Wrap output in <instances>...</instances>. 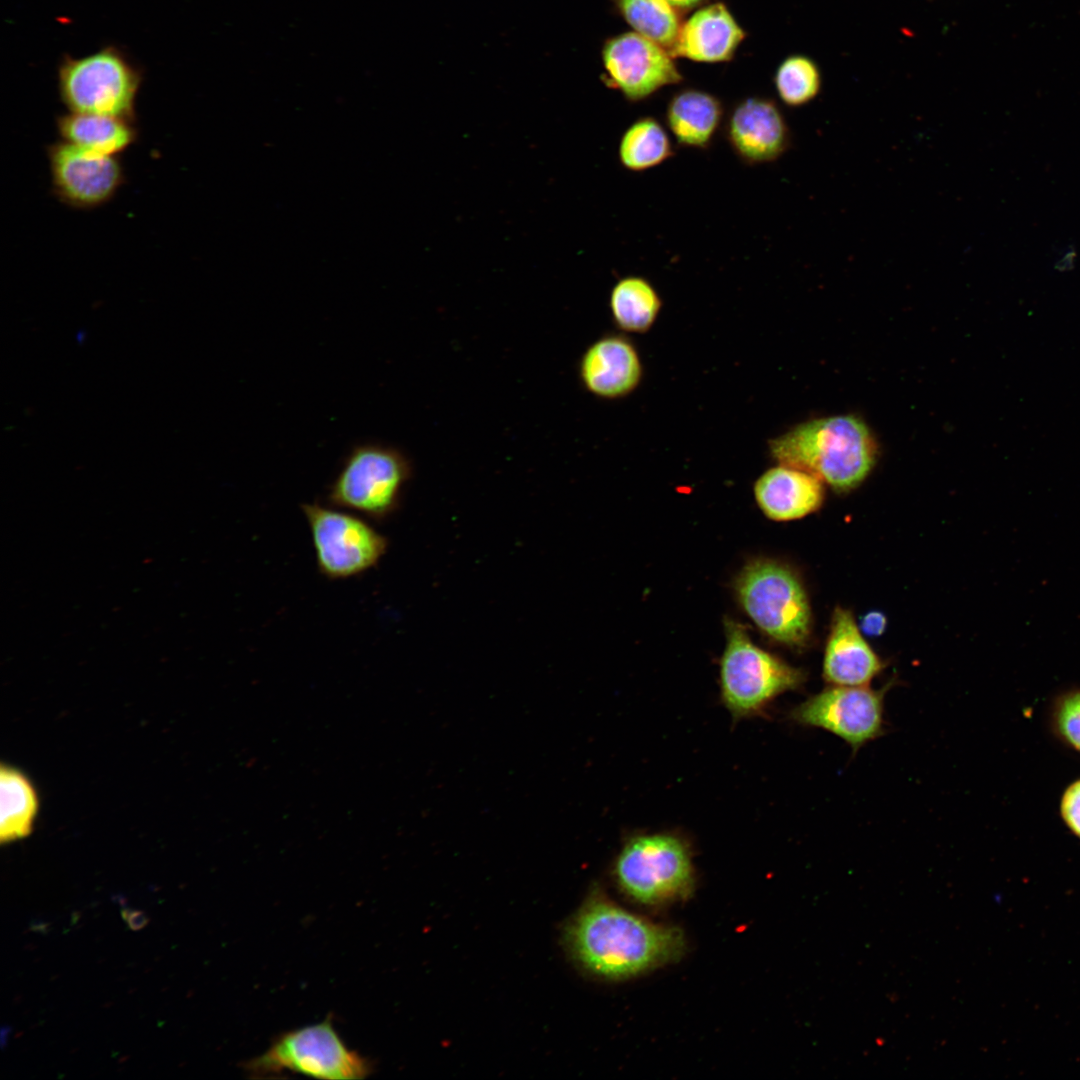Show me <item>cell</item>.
<instances>
[{
    "label": "cell",
    "mask_w": 1080,
    "mask_h": 1080,
    "mask_svg": "<svg viewBox=\"0 0 1080 1080\" xmlns=\"http://www.w3.org/2000/svg\"><path fill=\"white\" fill-rule=\"evenodd\" d=\"M578 962L599 977L632 978L677 961L686 949L682 931L634 914L594 894L567 933Z\"/></svg>",
    "instance_id": "6da1fadb"
},
{
    "label": "cell",
    "mask_w": 1080,
    "mask_h": 1080,
    "mask_svg": "<svg viewBox=\"0 0 1080 1080\" xmlns=\"http://www.w3.org/2000/svg\"><path fill=\"white\" fill-rule=\"evenodd\" d=\"M778 464L804 470L837 492L858 487L878 457V444L867 424L854 415L808 420L769 441Z\"/></svg>",
    "instance_id": "7a4b0ae2"
},
{
    "label": "cell",
    "mask_w": 1080,
    "mask_h": 1080,
    "mask_svg": "<svg viewBox=\"0 0 1080 1080\" xmlns=\"http://www.w3.org/2000/svg\"><path fill=\"white\" fill-rule=\"evenodd\" d=\"M613 876L619 889L642 905L685 900L696 880L690 843L676 832L634 833L615 859Z\"/></svg>",
    "instance_id": "3957f363"
},
{
    "label": "cell",
    "mask_w": 1080,
    "mask_h": 1080,
    "mask_svg": "<svg viewBox=\"0 0 1080 1080\" xmlns=\"http://www.w3.org/2000/svg\"><path fill=\"white\" fill-rule=\"evenodd\" d=\"M720 660V698L734 721L764 714L781 694L798 689L805 673L755 645L742 625L727 620Z\"/></svg>",
    "instance_id": "277c9868"
},
{
    "label": "cell",
    "mask_w": 1080,
    "mask_h": 1080,
    "mask_svg": "<svg viewBox=\"0 0 1080 1080\" xmlns=\"http://www.w3.org/2000/svg\"><path fill=\"white\" fill-rule=\"evenodd\" d=\"M142 70L120 48L62 57L57 70L59 97L69 112L137 120L136 100Z\"/></svg>",
    "instance_id": "5b68a950"
},
{
    "label": "cell",
    "mask_w": 1080,
    "mask_h": 1080,
    "mask_svg": "<svg viewBox=\"0 0 1080 1080\" xmlns=\"http://www.w3.org/2000/svg\"><path fill=\"white\" fill-rule=\"evenodd\" d=\"M738 600L757 627L775 641L805 647L812 635L806 590L786 565L759 559L748 563L735 583Z\"/></svg>",
    "instance_id": "8992f818"
},
{
    "label": "cell",
    "mask_w": 1080,
    "mask_h": 1080,
    "mask_svg": "<svg viewBox=\"0 0 1080 1080\" xmlns=\"http://www.w3.org/2000/svg\"><path fill=\"white\" fill-rule=\"evenodd\" d=\"M255 1078L285 1072L314 1078L363 1079L373 1072L370 1060L350 1049L336 1031L332 1019L279 1034L268 1049L243 1064Z\"/></svg>",
    "instance_id": "52a82bcc"
},
{
    "label": "cell",
    "mask_w": 1080,
    "mask_h": 1080,
    "mask_svg": "<svg viewBox=\"0 0 1080 1080\" xmlns=\"http://www.w3.org/2000/svg\"><path fill=\"white\" fill-rule=\"evenodd\" d=\"M412 464L399 449L363 443L351 449L328 488L327 501L382 522L399 507Z\"/></svg>",
    "instance_id": "ba28073f"
},
{
    "label": "cell",
    "mask_w": 1080,
    "mask_h": 1080,
    "mask_svg": "<svg viewBox=\"0 0 1080 1080\" xmlns=\"http://www.w3.org/2000/svg\"><path fill=\"white\" fill-rule=\"evenodd\" d=\"M318 571L329 580L359 576L375 567L388 539L359 516L319 503H304Z\"/></svg>",
    "instance_id": "9c48e42d"
},
{
    "label": "cell",
    "mask_w": 1080,
    "mask_h": 1080,
    "mask_svg": "<svg viewBox=\"0 0 1080 1080\" xmlns=\"http://www.w3.org/2000/svg\"><path fill=\"white\" fill-rule=\"evenodd\" d=\"M890 687L891 683L878 690L831 685L795 706L789 718L801 726L826 730L857 752L883 735L884 698Z\"/></svg>",
    "instance_id": "30bf717a"
},
{
    "label": "cell",
    "mask_w": 1080,
    "mask_h": 1080,
    "mask_svg": "<svg viewBox=\"0 0 1080 1080\" xmlns=\"http://www.w3.org/2000/svg\"><path fill=\"white\" fill-rule=\"evenodd\" d=\"M51 191L62 204L79 210L110 202L126 181L119 156H107L57 141L46 148Z\"/></svg>",
    "instance_id": "8fae6325"
},
{
    "label": "cell",
    "mask_w": 1080,
    "mask_h": 1080,
    "mask_svg": "<svg viewBox=\"0 0 1080 1080\" xmlns=\"http://www.w3.org/2000/svg\"><path fill=\"white\" fill-rule=\"evenodd\" d=\"M602 62L607 86L630 102L643 101L682 81L670 53L636 32L609 38L603 45Z\"/></svg>",
    "instance_id": "7c38bea8"
},
{
    "label": "cell",
    "mask_w": 1080,
    "mask_h": 1080,
    "mask_svg": "<svg viewBox=\"0 0 1080 1080\" xmlns=\"http://www.w3.org/2000/svg\"><path fill=\"white\" fill-rule=\"evenodd\" d=\"M732 152L747 166L780 159L792 144V133L778 105L765 97H748L736 103L723 126Z\"/></svg>",
    "instance_id": "4fadbf2b"
},
{
    "label": "cell",
    "mask_w": 1080,
    "mask_h": 1080,
    "mask_svg": "<svg viewBox=\"0 0 1080 1080\" xmlns=\"http://www.w3.org/2000/svg\"><path fill=\"white\" fill-rule=\"evenodd\" d=\"M642 363L634 345L625 337L608 334L591 343L578 362L584 389L601 399L625 397L642 378Z\"/></svg>",
    "instance_id": "5bb4252c"
},
{
    "label": "cell",
    "mask_w": 1080,
    "mask_h": 1080,
    "mask_svg": "<svg viewBox=\"0 0 1080 1080\" xmlns=\"http://www.w3.org/2000/svg\"><path fill=\"white\" fill-rule=\"evenodd\" d=\"M851 611L837 607L824 650L822 675L834 686H867L885 668Z\"/></svg>",
    "instance_id": "9a60e30c"
},
{
    "label": "cell",
    "mask_w": 1080,
    "mask_h": 1080,
    "mask_svg": "<svg viewBox=\"0 0 1080 1080\" xmlns=\"http://www.w3.org/2000/svg\"><path fill=\"white\" fill-rule=\"evenodd\" d=\"M755 499L762 512L775 521L803 518L817 511L825 497L824 483L816 476L788 465L766 470L755 482Z\"/></svg>",
    "instance_id": "2e32d148"
},
{
    "label": "cell",
    "mask_w": 1080,
    "mask_h": 1080,
    "mask_svg": "<svg viewBox=\"0 0 1080 1080\" xmlns=\"http://www.w3.org/2000/svg\"><path fill=\"white\" fill-rule=\"evenodd\" d=\"M745 32L723 3L697 10L681 25L671 56L716 63L730 60Z\"/></svg>",
    "instance_id": "e0dca14e"
},
{
    "label": "cell",
    "mask_w": 1080,
    "mask_h": 1080,
    "mask_svg": "<svg viewBox=\"0 0 1080 1080\" xmlns=\"http://www.w3.org/2000/svg\"><path fill=\"white\" fill-rule=\"evenodd\" d=\"M723 120L721 100L699 89L676 92L665 110L666 127L677 145L683 148L709 149Z\"/></svg>",
    "instance_id": "ac0fdd59"
},
{
    "label": "cell",
    "mask_w": 1080,
    "mask_h": 1080,
    "mask_svg": "<svg viewBox=\"0 0 1080 1080\" xmlns=\"http://www.w3.org/2000/svg\"><path fill=\"white\" fill-rule=\"evenodd\" d=\"M55 123L62 141L107 156H119L139 136L135 121L113 116L67 112Z\"/></svg>",
    "instance_id": "d6986e66"
},
{
    "label": "cell",
    "mask_w": 1080,
    "mask_h": 1080,
    "mask_svg": "<svg viewBox=\"0 0 1080 1080\" xmlns=\"http://www.w3.org/2000/svg\"><path fill=\"white\" fill-rule=\"evenodd\" d=\"M662 300L649 280L638 275L619 279L612 287L609 308L614 323L626 332L644 333L655 323Z\"/></svg>",
    "instance_id": "ffe728a7"
},
{
    "label": "cell",
    "mask_w": 1080,
    "mask_h": 1080,
    "mask_svg": "<svg viewBox=\"0 0 1080 1080\" xmlns=\"http://www.w3.org/2000/svg\"><path fill=\"white\" fill-rule=\"evenodd\" d=\"M0 788V840L10 843L26 837L33 830L39 798L30 779L10 766L1 767Z\"/></svg>",
    "instance_id": "44dd1931"
},
{
    "label": "cell",
    "mask_w": 1080,
    "mask_h": 1080,
    "mask_svg": "<svg viewBox=\"0 0 1080 1080\" xmlns=\"http://www.w3.org/2000/svg\"><path fill=\"white\" fill-rule=\"evenodd\" d=\"M675 150L663 124L652 116L633 121L623 132L618 159L626 170L643 172L663 164Z\"/></svg>",
    "instance_id": "7402d4cb"
},
{
    "label": "cell",
    "mask_w": 1080,
    "mask_h": 1080,
    "mask_svg": "<svg viewBox=\"0 0 1080 1080\" xmlns=\"http://www.w3.org/2000/svg\"><path fill=\"white\" fill-rule=\"evenodd\" d=\"M615 4L636 33L671 52L682 24L667 0H615Z\"/></svg>",
    "instance_id": "603a6c76"
},
{
    "label": "cell",
    "mask_w": 1080,
    "mask_h": 1080,
    "mask_svg": "<svg viewBox=\"0 0 1080 1080\" xmlns=\"http://www.w3.org/2000/svg\"><path fill=\"white\" fill-rule=\"evenodd\" d=\"M774 84L780 100L786 106L802 107L819 95L821 71L812 58L801 54L790 55L778 66Z\"/></svg>",
    "instance_id": "cb8c5ba5"
},
{
    "label": "cell",
    "mask_w": 1080,
    "mask_h": 1080,
    "mask_svg": "<svg viewBox=\"0 0 1080 1080\" xmlns=\"http://www.w3.org/2000/svg\"><path fill=\"white\" fill-rule=\"evenodd\" d=\"M1049 727L1060 743L1080 755V686L1064 689L1054 697Z\"/></svg>",
    "instance_id": "d4e9b609"
},
{
    "label": "cell",
    "mask_w": 1080,
    "mask_h": 1080,
    "mask_svg": "<svg viewBox=\"0 0 1080 1080\" xmlns=\"http://www.w3.org/2000/svg\"><path fill=\"white\" fill-rule=\"evenodd\" d=\"M1059 813L1066 828L1080 840V778L1065 787L1060 797Z\"/></svg>",
    "instance_id": "484cf974"
},
{
    "label": "cell",
    "mask_w": 1080,
    "mask_h": 1080,
    "mask_svg": "<svg viewBox=\"0 0 1080 1080\" xmlns=\"http://www.w3.org/2000/svg\"><path fill=\"white\" fill-rule=\"evenodd\" d=\"M886 625L887 619L884 614L871 611L862 617L859 628L863 634L876 637L885 631Z\"/></svg>",
    "instance_id": "4316f807"
},
{
    "label": "cell",
    "mask_w": 1080,
    "mask_h": 1080,
    "mask_svg": "<svg viewBox=\"0 0 1080 1080\" xmlns=\"http://www.w3.org/2000/svg\"><path fill=\"white\" fill-rule=\"evenodd\" d=\"M675 9L687 10L701 4L704 0H667Z\"/></svg>",
    "instance_id": "83f0119b"
}]
</instances>
